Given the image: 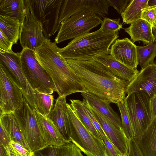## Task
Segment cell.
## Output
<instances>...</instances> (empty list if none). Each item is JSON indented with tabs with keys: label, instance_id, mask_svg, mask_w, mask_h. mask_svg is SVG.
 Segmentation results:
<instances>
[{
	"label": "cell",
	"instance_id": "22",
	"mask_svg": "<svg viewBox=\"0 0 156 156\" xmlns=\"http://www.w3.org/2000/svg\"><path fill=\"white\" fill-rule=\"evenodd\" d=\"M0 124L3 128L11 140L20 143L26 148L32 151L13 114L1 115Z\"/></svg>",
	"mask_w": 156,
	"mask_h": 156
},
{
	"label": "cell",
	"instance_id": "16",
	"mask_svg": "<svg viewBox=\"0 0 156 156\" xmlns=\"http://www.w3.org/2000/svg\"><path fill=\"white\" fill-rule=\"evenodd\" d=\"M109 54L125 66L137 69L138 64L136 46L128 38L115 40L109 49Z\"/></svg>",
	"mask_w": 156,
	"mask_h": 156
},
{
	"label": "cell",
	"instance_id": "42",
	"mask_svg": "<svg viewBox=\"0 0 156 156\" xmlns=\"http://www.w3.org/2000/svg\"><path fill=\"white\" fill-rule=\"evenodd\" d=\"M0 156H8L7 152L3 146L0 144Z\"/></svg>",
	"mask_w": 156,
	"mask_h": 156
},
{
	"label": "cell",
	"instance_id": "40",
	"mask_svg": "<svg viewBox=\"0 0 156 156\" xmlns=\"http://www.w3.org/2000/svg\"><path fill=\"white\" fill-rule=\"evenodd\" d=\"M85 106L87 115L90 119L93 125L98 132L101 137L102 135H106L96 118L92 114L89 109L85 105Z\"/></svg>",
	"mask_w": 156,
	"mask_h": 156
},
{
	"label": "cell",
	"instance_id": "24",
	"mask_svg": "<svg viewBox=\"0 0 156 156\" xmlns=\"http://www.w3.org/2000/svg\"><path fill=\"white\" fill-rule=\"evenodd\" d=\"M21 23L15 17L0 15V31L13 43L16 44L19 39Z\"/></svg>",
	"mask_w": 156,
	"mask_h": 156
},
{
	"label": "cell",
	"instance_id": "17",
	"mask_svg": "<svg viewBox=\"0 0 156 156\" xmlns=\"http://www.w3.org/2000/svg\"><path fill=\"white\" fill-rule=\"evenodd\" d=\"M35 112L39 128L44 143L49 145L61 147L69 143L64 138L52 121L36 111Z\"/></svg>",
	"mask_w": 156,
	"mask_h": 156
},
{
	"label": "cell",
	"instance_id": "31",
	"mask_svg": "<svg viewBox=\"0 0 156 156\" xmlns=\"http://www.w3.org/2000/svg\"><path fill=\"white\" fill-rule=\"evenodd\" d=\"M10 156H34V152L20 143L11 140L9 143Z\"/></svg>",
	"mask_w": 156,
	"mask_h": 156
},
{
	"label": "cell",
	"instance_id": "28",
	"mask_svg": "<svg viewBox=\"0 0 156 156\" xmlns=\"http://www.w3.org/2000/svg\"><path fill=\"white\" fill-rule=\"evenodd\" d=\"M36 111L41 115L48 117L54 106V96L36 90Z\"/></svg>",
	"mask_w": 156,
	"mask_h": 156
},
{
	"label": "cell",
	"instance_id": "32",
	"mask_svg": "<svg viewBox=\"0 0 156 156\" xmlns=\"http://www.w3.org/2000/svg\"><path fill=\"white\" fill-rule=\"evenodd\" d=\"M141 19L149 22L153 26L152 29H156V5L143 9Z\"/></svg>",
	"mask_w": 156,
	"mask_h": 156
},
{
	"label": "cell",
	"instance_id": "8",
	"mask_svg": "<svg viewBox=\"0 0 156 156\" xmlns=\"http://www.w3.org/2000/svg\"><path fill=\"white\" fill-rule=\"evenodd\" d=\"M0 64L20 89L31 107L36 110V90L30 86L23 72L19 52L9 53L0 49Z\"/></svg>",
	"mask_w": 156,
	"mask_h": 156
},
{
	"label": "cell",
	"instance_id": "29",
	"mask_svg": "<svg viewBox=\"0 0 156 156\" xmlns=\"http://www.w3.org/2000/svg\"><path fill=\"white\" fill-rule=\"evenodd\" d=\"M116 104L120 113L122 126L124 133L128 139L134 138L135 137L134 131L124 101Z\"/></svg>",
	"mask_w": 156,
	"mask_h": 156
},
{
	"label": "cell",
	"instance_id": "5",
	"mask_svg": "<svg viewBox=\"0 0 156 156\" xmlns=\"http://www.w3.org/2000/svg\"><path fill=\"white\" fill-rule=\"evenodd\" d=\"M63 0H25L33 16L41 23L44 34L50 39L60 26L59 16Z\"/></svg>",
	"mask_w": 156,
	"mask_h": 156
},
{
	"label": "cell",
	"instance_id": "44",
	"mask_svg": "<svg viewBox=\"0 0 156 156\" xmlns=\"http://www.w3.org/2000/svg\"><path fill=\"white\" fill-rule=\"evenodd\" d=\"M152 32L155 40H156V29H152Z\"/></svg>",
	"mask_w": 156,
	"mask_h": 156
},
{
	"label": "cell",
	"instance_id": "15",
	"mask_svg": "<svg viewBox=\"0 0 156 156\" xmlns=\"http://www.w3.org/2000/svg\"><path fill=\"white\" fill-rule=\"evenodd\" d=\"M85 105L96 118L107 136L122 156L127 155L128 151V140L122 130L117 128L112 123L97 110L91 106L83 99Z\"/></svg>",
	"mask_w": 156,
	"mask_h": 156
},
{
	"label": "cell",
	"instance_id": "2",
	"mask_svg": "<svg viewBox=\"0 0 156 156\" xmlns=\"http://www.w3.org/2000/svg\"><path fill=\"white\" fill-rule=\"evenodd\" d=\"M56 44L48 40L34 51L40 64L51 79L58 96L86 92L77 76L60 54Z\"/></svg>",
	"mask_w": 156,
	"mask_h": 156
},
{
	"label": "cell",
	"instance_id": "38",
	"mask_svg": "<svg viewBox=\"0 0 156 156\" xmlns=\"http://www.w3.org/2000/svg\"><path fill=\"white\" fill-rule=\"evenodd\" d=\"M0 144H2L5 149L8 156H10L9 143L11 140L2 125L0 124Z\"/></svg>",
	"mask_w": 156,
	"mask_h": 156
},
{
	"label": "cell",
	"instance_id": "12",
	"mask_svg": "<svg viewBox=\"0 0 156 156\" xmlns=\"http://www.w3.org/2000/svg\"><path fill=\"white\" fill-rule=\"evenodd\" d=\"M26 6V14L21 23L19 39L23 49L28 48L35 51L48 39L44 34L40 22L33 16L28 7Z\"/></svg>",
	"mask_w": 156,
	"mask_h": 156
},
{
	"label": "cell",
	"instance_id": "14",
	"mask_svg": "<svg viewBox=\"0 0 156 156\" xmlns=\"http://www.w3.org/2000/svg\"><path fill=\"white\" fill-rule=\"evenodd\" d=\"M133 92L141 93L150 100L156 96V61L139 71L129 82L126 90L127 94Z\"/></svg>",
	"mask_w": 156,
	"mask_h": 156
},
{
	"label": "cell",
	"instance_id": "20",
	"mask_svg": "<svg viewBox=\"0 0 156 156\" xmlns=\"http://www.w3.org/2000/svg\"><path fill=\"white\" fill-rule=\"evenodd\" d=\"M66 97L58 96L48 117L52 121L64 139L69 140L67 126L68 116Z\"/></svg>",
	"mask_w": 156,
	"mask_h": 156
},
{
	"label": "cell",
	"instance_id": "26",
	"mask_svg": "<svg viewBox=\"0 0 156 156\" xmlns=\"http://www.w3.org/2000/svg\"><path fill=\"white\" fill-rule=\"evenodd\" d=\"M70 101V105L82 124L96 137L102 141L99 133L94 126L87 113L83 101L71 99Z\"/></svg>",
	"mask_w": 156,
	"mask_h": 156
},
{
	"label": "cell",
	"instance_id": "18",
	"mask_svg": "<svg viewBox=\"0 0 156 156\" xmlns=\"http://www.w3.org/2000/svg\"><path fill=\"white\" fill-rule=\"evenodd\" d=\"M93 60L103 64L114 75L129 82L135 78L139 71L117 61L109 53L97 56Z\"/></svg>",
	"mask_w": 156,
	"mask_h": 156
},
{
	"label": "cell",
	"instance_id": "21",
	"mask_svg": "<svg viewBox=\"0 0 156 156\" xmlns=\"http://www.w3.org/2000/svg\"><path fill=\"white\" fill-rule=\"evenodd\" d=\"M81 94L91 106L104 116L117 128L122 130L121 119L110 106L109 103L91 93L86 92Z\"/></svg>",
	"mask_w": 156,
	"mask_h": 156
},
{
	"label": "cell",
	"instance_id": "27",
	"mask_svg": "<svg viewBox=\"0 0 156 156\" xmlns=\"http://www.w3.org/2000/svg\"><path fill=\"white\" fill-rule=\"evenodd\" d=\"M138 64L141 69L152 63L156 56V40L144 46H136Z\"/></svg>",
	"mask_w": 156,
	"mask_h": 156
},
{
	"label": "cell",
	"instance_id": "39",
	"mask_svg": "<svg viewBox=\"0 0 156 156\" xmlns=\"http://www.w3.org/2000/svg\"><path fill=\"white\" fill-rule=\"evenodd\" d=\"M13 43L0 31V49L6 52H13L12 47Z\"/></svg>",
	"mask_w": 156,
	"mask_h": 156
},
{
	"label": "cell",
	"instance_id": "23",
	"mask_svg": "<svg viewBox=\"0 0 156 156\" xmlns=\"http://www.w3.org/2000/svg\"><path fill=\"white\" fill-rule=\"evenodd\" d=\"M26 11L25 0H0V15L16 17L21 23Z\"/></svg>",
	"mask_w": 156,
	"mask_h": 156
},
{
	"label": "cell",
	"instance_id": "7",
	"mask_svg": "<svg viewBox=\"0 0 156 156\" xmlns=\"http://www.w3.org/2000/svg\"><path fill=\"white\" fill-rule=\"evenodd\" d=\"M102 22L100 16L91 12L74 14L61 23L55 42L58 44L88 33Z\"/></svg>",
	"mask_w": 156,
	"mask_h": 156
},
{
	"label": "cell",
	"instance_id": "9",
	"mask_svg": "<svg viewBox=\"0 0 156 156\" xmlns=\"http://www.w3.org/2000/svg\"><path fill=\"white\" fill-rule=\"evenodd\" d=\"M150 101L144 95L137 92L127 94L124 100L134 137L142 133L151 121Z\"/></svg>",
	"mask_w": 156,
	"mask_h": 156
},
{
	"label": "cell",
	"instance_id": "35",
	"mask_svg": "<svg viewBox=\"0 0 156 156\" xmlns=\"http://www.w3.org/2000/svg\"><path fill=\"white\" fill-rule=\"evenodd\" d=\"M101 138L108 156H122L106 135L101 136Z\"/></svg>",
	"mask_w": 156,
	"mask_h": 156
},
{
	"label": "cell",
	"instance_id": "13",
	"mask_svg": "<svg viewBox=\"0 0 156 156\" xmlns=\"http://www.w3.org/2000/svg\"><path fill=\"white\" fill-rule=\"evenodd\" d=\"M110 5L108 0H63L59 16L61 23L73 15L90 12L104 17L108 15Z\"/></svg>",
	"mask_w": 156,
	"mask_h": 156
},
{
	"label": "cell",
	"instance_id": "34",
	"mask_svg": "<svg viewBox=\"0 0 156 156\" xmlns=\"http://www.w3.org/2000/svg\"><path fill=\"white\" fill-rule=\"evenodd\" d=\"M34 156H61L60 147L49 145L36 151Z\"/></svg>",
	"mask_w": 156,
	"mask_h": 156
},
{
	"label": "cell",
	"instance_id": "10",
	"mask_svg": "<svg viewBox=\"0 0 156 156\" xmlns=\"http://www.w3.org/2000/svg\"><path fill=\"white\" fill-rule=\"evenodd\" d=\"M13 114L31 150L34 152L44 147L35 110L24 97L22 105Z\"/></svg>",
	"mask_w": 156,
	"mask_h": 156
},
{
	"label": "cell",
	"instance_id": "30",
	"mask_svg": "<svg viewBox=\"0 0 156 156\" xmlns=\"http://www.w3.org/2000/svg\"><path fill=\"white\" fill-rule=\"evenodd\" d=\"M122 28L120 18L112 19L104 17L99 29L102 31L108 33L118 32Z\"/></svg>",
	"mask_w": 156,
	"mask_h": 156
},
{
	"label": "cell",
	"instance_id": "19",
	"mask_svg": "<svg viewBox=\"0 0 156 156\" xmlns=\"http://www.w3.org/2000/svg\"><path fill=\"white\" fill-rule=\"evenodd\" d=\"M153 26L146 20L140 19L130 24L124 29L125 32L130 37V40L134 43L141 41L144 45L152 44L155 41L152 32Z\"/></svg>",
	"mask_w": 156,
	"mask_h": 156
},
{
	"label": "cell",
	"instance_id": "4",
	"mask_svg": "<svg viewBox=\"0 0 156 156\" xmlns=\"http://www.w3.org/2000/svg\"><path fill=\"white\" fill-rule=\"evenodd\" d=\"M67 130L69 140L87 156H108L102 141L84 126L70 104L67 103Z\"/></svg>",
	"mask_w": 156,
	"mask_h": 156
},
{
	"label": "cell",
	"instance_id": "6",
	"mask_svg": "<svg viewBox=\"0 0 156 156\" xmlns=\"http://www.w3.org/2000/svg\"><path fill=\"white\" fill-rule=\"evenodd\" d=\"M19 54L22 69L31 87L45 94H52L56 92L51 79L36 58L34 51L25 48L23 49Z\"/></svg>",
	"mask_w": 156,
	"mask_h": 156
},
{
	"label": "cell",
	"instance_id": "33",
	"mask_svg": "<svg viewBox=\"0 0 156 156\" xmlns=\"http://www.w3.org/2000/svg\"><path fill=\"white\" fill-rule=\"evenodd\" d=\"M61 156H84L80 149L70 142L60 147Z\"/></svg>",
	"mask_w": 156,
	"mask_h": 156
},
{
	"label": "cell",
	"instance_id": "25",
	"mask_svg": "<svg viewBox=\"0 0 156 156\" xmlns=\"http://www.w3.org/2000/svg\"><path fill=\"white\" fill-rule=\"evenodd\" d=\"M148 0H131L121 16L125 24H130L141 19L142 9L149 6Z\"/></svg>",
	"mask_w": 156,
	"mask_h": 156
},
{
	"label": "cell",
	"instance_id": "36",
	"mask_svg": "<svg viewBox=\"0 0 156 156\" xmlns=\"http://www.w3.org/2000/svg\"><path fill=\"white\" fill-rule=\"evenodd\" d=\"M128 147V154L125 156H144L134 138L129 139Z\"/></svg>",
	"mask_w": 156,
	"mask_h": 156
},
{
	"label": "cell",
	"instance_id": "1",
	"mask_svg": "<svg viewBox=\"0 0 156 156\" xmlns=\"http://www.w3.org/2000/svg\"><path fill=\"white\" fill-rule=\"evenodd\" d=\"M66 60L87 92L109 104L124 101L129 82L114 75L104 65L94 60Z\"/></svg>",
	"mask_w": 156,
	"mask_h": 156
},
{
	"label": "cell",
	"instance_id": "3",
	"mask_svg": "<svg viewBox=\"0 0 156 156\" xmlns=\"http://www.w3.org/2000/svg\"><path fill=\"white\" fill-rule=\"evenodd\" d=\"M118 32L108 33L99 29L72 40L58 51L65 59L90 61L101 55L109 53V48L119 37Z\"/></svg>",
	"mask_w": 156,
	"mask_h": 156
},
{
	"label": "cell",
	"instance_id": "11",
	"mask_svg": "<svg viewBox=\"0 0 156 156\" xmlns=\"http://www.w3.org/2000/svg\"><path fill=\"white\" fill-rule=\"evenodd\" d=\"M23 94L0 64V115L13 114L21 106Z\"/></svg>",
	"mask_w": 156,
	"mask_h": 156
},
{
	"label": "cell",
	"instance_id": "43",
	"mask_svg": "<svg viewBox=\"0 0 156 156\" xmlns=\"http://www.w3.org/2000/svg\"><path fill=\"white\" fill-rule=\"evenodd\" d=\"M148 5L149 6L156 5V0H148Z\"/></svg>",
	"mask_w": 156,
	"mask_h": 156
},
{
	"label": "cell",
	"instance_id": "37",
	"mask_svg": "<svg viewBox=\"0 0 156 156\" xmlns=\"http://www.w3.org/2000/svg\"><path fill=\"white\" fill-rule=\"evenodd\" d=\"M110 6H112L120 15L124 11L129 0H108Z\"/></svg>",
	"mask_w": 156,
	"mask_h": 156
},
{
	"label": "cell",
	"instance_id": "41",
	"mask_svg": "<svg viewBox=\"0 0 156 156\" xmlns=\"http://www.w3.org/2000/svg\"><path fill=\"white\" fill-rule=\"evenodd\" d=\"M150 104L152 119L156 115V96L154 98L151 100Z\"/></svg>",
	"mask_w": 156,
	"mask_h": 156
}]
</instances>
